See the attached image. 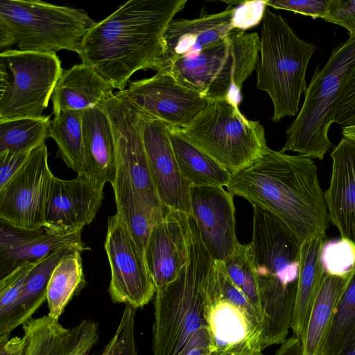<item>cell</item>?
I'll use <instances>...</instances> for the list:
<instances>
[{"mask_svg":"<svg viewBox=\"0 0 355 355\" xmlns=\"http://www.w3.org/2000/svg\"><path fill=\"white\" fill-rule=\"evenodd\" d=\"M187 0H130L85 35L78 55L113 89L124 90L138 70L159 71L164 33Z\"/></svg>","mask_w":355,"mask_h":355,"instance_id":"cell-1","label":"cell"},{"mask_svg":"<svg viewBox=\"0 0 355 355\" xmlns=\"http://www.w3.org/2000/svg\"><path fill=\"white\" fill-rule=\"evenodd\" d=\"M227 191L279 219L301 245L326 236L329 219L314 162L268 149L251 165L232 174Z\"/></svg>","mask_w":355,"mask_h":355,"instance_id":"cell-2","label":"cell"},{"mask_svg":"<svg viewBox=\"0 0 355 355\" xmlns=\"http://www.w3.org/2000/svg\"><path fill=\"white\" fill-rule=\"evenodd\" d=\"M252 205L249 245L268 347L284 343L291 329L300 245L275 216L257 205Z\"/></svg>","mask_w":355,"mask_h":355,"instance_id":"cell-3","label":"cell"},{"mask_svg":"<svg viewBox=\"0 0 355 355\" xmlns=\"http://www.w3.org/2000/svg\"><path fill=\"white\" fill-rule=\"evenodd\" d=\"M190 221L187 264L173 282L155 294L153 355H179L193 335L205 327V291L213 260L191 216Z\"/></svg>","mask_w":355,"mask_h":355,"instance_id":"cell-4","label":"cell"},{"mask_svg":"<svg viewBox=\"0 0 355 355\" xmlns=\"http://www.w3.org/2000/svg\"><path fill=\"white\" fill-rule=\"evenodd\" d=\"M316 48L301 39L282 15L266 9L255 70L257 88L272 102L274 123L299 112L301 94L307 88L306 69Z\"/></svg>","mask_w":355,"mask_h":355,"instance_id":"cell-5","label":"cell"},{"mask_svg":"<svg viewBox=\"0 0 355 355\" xmlns=\"http://www.w3.org/2000/svg\"><path fill=\"white\" fill-rule=\"evenodd\" d=\"M96 24L83 9L40 0H1V52L17 44L21 51L56 54L67 50L78 54Z\"/></svg>","mask_w":355,"mask_h":355,"instance_id":"cell-6","label":"cell"},{"mask_svg":"<svg viewBox=\"0 0 355 355\" xmlns=\"http://www.w3.org/2000/svg\"><path fill=\"white\" fill-rule=\"evenodd\" d=\"M355 72V37L336 46L326 64L318 66L304 92V101L286 130L281 150L322 160L333 147L328 133L340 94Z\"/></svg>","mask_w":355,"mask_h":355,"instance_id":"cell-7","label":"cell"},{"mask_svg":"<svg viewBox=\"0 0 355 355\" xmlns=\"http://www.w3.org/2000/svg\"><path fill=\"white\" fill-rule=\"evenodd\" d=\"M259 51L257 33L234 29L196 55L176 60L162 70L209 101L229 98L239 105L243 84L256 69Z\"/></svg>","mask_w":355,"mask_h":355,"instance_id":"cell-8","label":"cell"},{"mask_svg":"<svg viewBox=\"0 0 355 355\" xmlns=\"http://www.w3.org/2000/svg\"><path fill=\"white\" fill-rule=\"evenodd\" d=\"M204 316L213 354L262 352L267 347L261 313L232 281L222 261H212Z\"/></svg>","mask_w":355,"mask_h":355,"instance_id":"cell-9","label":"cell"},{"mask_svg":"<svg viewBox=\"0 0 355 355\" xmlns=\"http://www.w3.org/2000/svg\"><path fill=\"white\" fill-rule=\"evenodd\" d=\"M182 133L232 174L251 165L264 155L263 126L248 119L229 98L209 100Z\"/></svg>","mask_w":355,"mask_h":355,"instance_id":"cell-10","label":"cell"},{"mask_svg":"<svg viewBox=\"0 0 355 355\" xmlns=\"http://www.w3.org/2000/svg\"><path fill=\"white\" fill-rule=\"evenodd\" d=\"M56 54L9 49L0 53V122L40 118L63 69Z\"/></svg>","mask_w":355,"mask_h":355,"instance_id":"cell-11","label":"cell"},{"mask_svg":"<svg viewBox=\"0 0 355 355\" xmlns=\"http://www.w3.org/2000/svg\"><path fill=\"white\" fill-rule=\"evenodd\" d=\"M111 122L116 171L123 173L146 206L162 220L167 211L157 193L146 153L137 109L121 91L111 93L98 104Z\"/></svg>","mask_w":355,"mask_h":355,"instance_id":"cell-12","label":"cell"},{"mask_svg":"<svg viewBox=\"0 0 355 355\" xmlns=\"http://www.w3.org/2000/svg\"><path fill=\"white\" fill-rule=\"evenodd\" d=\"M53 177L44 143L30 153L23 166L0 189V220L21 228L44 227Z\"/></svg>","mask_w":355,"mask_h":355,"instance_id":"cell-13","label":"cell"},{"mask_svg":"<svg viewBox=\"0 0 355 355\" xmlns=\"http://www.w3.org/2000/svg\"><path fill=\"white\" fill-rule=\"evenodd\" d=\"M105 250L111 270L108 291L112 302L135 309L146 305L156 288L144 259L117 212L107 218Z\"/></svg>","mask_w":355,"mask_h":355,"instance_id":"cell-14","label":"cell"},{"mask_svg":"<svg viewBox=\"0 0 355 355\" xmlns=\"http://www.w3.org/2000/svg\"><path fill=\"white\" fill-rule=\"evenodd\" d=\"M143 114L168 126L184 128L206 107L209 100L180 85L167 71L132 81L121 91Z\"/></svg>","mask_w":355,"mask_h":355,"instance_id":"cell-15","label":"cell"},{"mask_svg":"<svg viewBox=\"0 0 355 355\" xmlns=\"http://www.w3.org/2000/svg\"><path fill=\"white\" fill-rule=\"evenodd\" d=\"M105 184L101 179L85 173H78L68 180L53 175L44 227L61 233L83 230L93 221L101 207Z\"/></svg>","mask_w":355,"mask_h":355,"instance_id":"cell-16","label":"cell"},{"mask_svg":"<svg viewBox=\"0 0 355 355\" xmlns=\"http://www.w3.org/2000/svg\"><path fill=\"white\" fill-rule=\"evenodd\" d=\"M137 110L150 173L162 205L166 211L190 214L191 186L178 166L168 125Z\"/></svg>","mask_w":355,"mask_h":355,"instance_id":"cell-17","label":"cell"},{"mask_svg":"<svg viewBox=\"0 0 355 355\" xmlns=\"http://www.w3.org/2000/svg\"><path fill=\"white\" fill-rule=\"evenodd\" d=\"M233 195L221 187H191L190 216L213 261H224L238 247Z\"/></svg>","mask_w":355,"mask_h":355,"instance_id":"cell-18","label":"cell"},{"mask_svg":"<svg viewBox=\"0 0 355 355\" xmlns=\"http://www.w3.org/2000/svg\"><path fill=\"white\" fill-rule=\"evenodd\" d=\"M190 236V215L186 213L167 210L154 225L145 262L156 290L173 282L187 264Z\"/></svg>","mask_w":355,"mask_h":355,"instance_id":"cell-19","label":"cell"},{"mask_svg":"<svg viewBox=\"0 0 355 355\" xmlns=\"http://www.w3.org/2000/svg\"><path fill=\"white\" fill-rule=\"evenodd\" d=\"M0 220V279L25 262L39 261L62 248L81 252L90 250L82 241L83 230L61 233L44 227L21 228Z\"/></svg>","mask_w":355,"mask_h":355,"instance_id":"cell-20","label":"cell"},{"mask_svg":"<svg viewBox=\"0 0 355 355\" xmlns=\"http://www.w3.org/2000/svg\"><path fill=\"white\" fill-rule=\"evenodd\" d=\"M236 7L229 5L214 14H202L196 19H173L164 33L165 56L162 69L182 58L193 57L227 37L234 29Z\"/></svg>","mask_w":355,"mask_h":355,"instance_id":"cell-21","label":"cell"},{"mask_svg":"<svg viewBox=\"0 0 355 355\" xmlns=\"http://www.w3.org/2000/svg\"><path fill=\"white\" fill-rule=\"evenodd\" d=\"M330 157L331 178L324 192L329 222L355 244V142L343 137Z\"/></svg>","mask_w":355,"mask_h":355,"instance_id":"cell-22","label":"cell"},{"mask_svg":"<svg viewBox=\"0 0 355 355\" xmlns=\"http://www.w3.org/2000/svg\"><path fill=\"white\" fill-rule=\"evenodd\" d=\"M113 88L91 67L80 63L63 70L51 96L53 114L98 105Z\"/></svg>","mask_w":355,"mask_h":355,"instance_id":"cell-23","label":"cell"},{"mask_svg":"<svg viewBox=\"0 0 355 355\" xmlns=\"http://www.w3.org/2000/svg\"><path fill=\"white\" fill-rule=\"evenodd\" d=\"M82 126L90 175L112 184L116 174L115 146L107 113L99 105L85 110Z\"/></svg>","mask_w":355,"mask_h":355,"instance_id":"cell-24","label":"cell"},{"mask_svg":"<svg viewBox=\"0 0 355 355\" xmlns=\"http://www.w3.org/2000/svg\"><path fill=\"white\" fill-rule=\"evenodd\" d=\"M350 276L325 275L300 340L302 355H322L339 302Z\"/></svg>","mask_w":355,"mask_h":355,"instance_id":"cell-25","label":"cell"},{"mask_svg":"<svg viewBox=\"0 0 355 355\" xmlns=\"http://www.w3.org/2000/svg\"><path fill=\"white\" fill-rule=\"evenodd\" d=\"M324 241L325 237L319 236L300 245L299 273L291 322L293 334L300 340L326 275L320 262V250Z\"/></svg>","mask_w":355,"mask_h":355,"instance_id":"cell-26","label":"cell"},{"mask_svg":"<svg viewBox=\"0 0 355 355\" xmlns=\"http://www.w3.org/2000/svg\"><path fill=\"white\" fill-rule=\"evenodd\" d=\"M180 170L191 187H227L232 173L192 143L180 128L168 125Z\"/></svg>","mask_w":355,"mask_h":355,"instance_id":"cell-27","label":"cell"},{"mask_svg":"<svg viewBox=\"0 0 355 355\" xmlns=\"http://www.w3.org/2000/svg\"><path fill=\"white\" fill-rule=\"evenodd\" d=\"M116 212L120 215L145 261V252L152 230L159 221L132 187L129 178L116 171L111 184Z\"/></svg>","mask_w":355,"mask_h":355,"instance_id":"cell-28","label":"cell"},{"mask_svg":"<svg viewBox=\"0 0 355 355\" xmlns=\"http://www.w3.org/2000/svg\"><path fill=\"white\" fill-rule=\"evenodd\" d=\"M65 247L37 261L28 275L8 328L9 334L16 327L24 325L46 301L48 284L56 266L71 251Z\"/></svg>","mask_w":355,"mask_h":355,"instance_id":"cell-29","label":"cell"},{"mask_svg":"<svg viewBox=\"0 0 355 355\" xmlns=\"http://www.w3.org/2000/svg\"><path fill=\"white\" fill-rule=\"evenodd\" d=\"M85 111L68 110L54 115L51 121L50 137L58 146L57 157L61 158L78 174L90 175L85 158L83 135Z\"/></svg>","mask_w":355,"mask_h":355,"instance_id":"cell-30","label":"cell"},{"mask_svg":"<svg viewBox=\"0 0 355 355\" xmlns=\"http://www.w3.org/2000/svg\"><path fill=\"white\" fill-rule=\"evenodd\" d=\"M81 252L73 250L56 266L51 276L46 302L48 315L58 320L65 307L85 286V279Z\"/></svg>","mask_w":355,"mask_h":355,"instance_id":"cell-31","label":"cell"},{"mask_svg":"<svg viewBox=\"0 0 355 355\" xmlns=\"http://www.w3.org/2000/svg\"><path fill=\"white\" fill-rule=\"evenodd\" d=\"M51 116L0 122V153H30L50 137Z\"/></svg>","mask_w":355,"mask_h":355,"instance_id":"cell-32","label":"cell"},{"mask_svg":"<svg viewBox=\"0 0 355 355\" xmlns=\"http://www.w3.org/2000/svg\"><path fill=\"white\" fill-rule=\"evenodd\" d=\"M25 345L23 355H66L69 329L45 315L31 318L23 325Z\"/></svg>","mask_w":355,"mask_h":355,"instance_id":"cell-33","label":"cell"},{"mask_svg":"<svg viewBox=\"0 0 355 355\" xmlns=\"http://www.w3.org/2000/svg\"><path fill=\"white\" fill-rule=\"evenodd\" d=\"M355 340V269L339 302L322 355H338Z\"/></svg>","mask_w":355,"mask_h":355,"instance_id":"cell-34","label":"cell"},{"mask_svg":"<svg viewBox=\"0 0 355 355\" xmlns=\"http://www.w3.org/2000/svg\"><path fill=\"white\" fill-rule=\"evenodd\" d=\"M223 262L232 281L262 315L249 243H240Z\"/></svg>","mask_w":355,"mask_h":355,"instance_id":"cell-35","label":"cell"},{"mask_svg":"<svg viewBox=\"0 0 355 355\" xmlns=\"http://www.w3.org/2000/svg\"><path fill=\"white\" fill-rule=\"evenodd\" d=\"M37 261L25 262L0 279V338L10 336V323L26 279Z\"/></svg>","mask_w":355,"mask_h":355,"instance_id":"cell-36","label":"cell"},{"mask_svg":"<svg viewBox=\"0 0 355 355\" xmlns=\"http://www.w3.org/2000/svg\"><path fill=\"white\" fill-rule=\"evenodd\" d=\"M320 262L326 275L347 277L355 269V244L342 238L324 242Z\"/></svg>","mask_w":355,"mask_h":355,"instance_id":"cell-37","label":"cell"},{"mask_svg":"<svg viewBox=\"0 0 355 355\" xmlns=\"http://www.w3.org/2000/svg\"><path fill=\"white\" fill-rule=\"evenodd\" d=\"M135 313V309L125 305L115 333L98 355H138Z\"/></svg>","mask_w":355,"mask_h":355,"instance_id":"cell-38","label":"cell"},{"mask_svg":"<svg viewBox=\"0 0 355 355\" xmlns=\"http://www.w3.org/2000/svg\"><path fill=\"white\" fill-rule=\"evenodd\" d=\"M331 0H266L267 6L299 13L313 19H323Z\"/></svg>","mask_w":355,"mask_h":355,"instance_id":"cell-39","label":"cell"},{"mask_svg":"<svg viewBox=\"0 0 355 355\" xmlns=\"http://www.w3.org/2000/svg\"><path fill=\"white\" fill-rule=\"evenodd\" d=\"M324 21L339 25L355 37V0H331Z\"/></svg>","mask_w":355,"mask_h":355,"instance_id":"cell-40","label":"cell"},{"mask_svg":"<svg viewBox=\"0 0 355 355\" xmlns=\"http://www.w3.org/2000/svg\"><path fill=\"white\" fill-rule=\"evenodd\" d=\"M234 16V29L245 31L263 19L266 1H240Z\"/></svg>","mask_w":355,"mask_h":355,"instance_id":"cell-41","label":"cell"},{"mask_svg":"<svg viewBox=\"0 0 355 355\" xmlns=\"http://www.w3.org/2000/svg\"><path fill=\"white\" fill-rule=\"evenodd\" d=\"M334 123L343 127L355 125V72L340 94L335 112Z\"/></svg>","mask_w":355,"mask_h":355,"instance_id":"cell-42","label":"cell"},{"mask_svg":"<svg viewBox=\"0 0 355 355\" xmlns=\"http://www.w3.org/2000/svg\"><path fill=\"white\" fill-rule=\"evenodd\" d=\"M30 153L4 151L0 153V189L19 171Z\"/></svg>","mask_w":355,"mask_h":355,"instance_id":"cell-43","label":"cell"},{"mask_svg":"<svg viewBox=\"0 0 355 355\" xmlns=\"http://www.w3.org/2000/svg\"><path fill=\"white\" fill-rule=\"evenodd\" d=\"M179 355H213L206 327L196 331Z\"/></svg>","mask_w":355,"mask_h":355,"instance_id":"cell-44","label":"cell"},{"mask_svg":"<svg viewBox=\"0 0 355 355\" xmlns=\"http://www.w3.org/2000/svg\"><path fill=\"white\" fill-rule=\"evenodd\" d=\"M24 345L23 336L0 338V355H23Z\"/></svg>","mask_w":355,"mask_h":355,"instance_id":"cell-45","label":"cell"},{"mask_svg":"<svg viewBox=\"0 0 355 355\" xmlns=\"http://www.w3.org/2000/svg\"><path fill=\"white\" fill-rule=\"evenodd\" d=\"M274 355H302L301 341L295 336L281 344Z\"/></svg>","mask_w":355,"mask_h":355,"instance_id":"cell-46","label":"cell"},{"mask_svg":"<svg viewBox=\"0 0 355 355\" xmlns=\"http://www.w3.org/2000/svg\"><path fill=\"white\" fill-rule=\"evenodd\" d=\"M342 135L343 137L351 139L355 142V125L343 127Z\"/></svg>","mask_w":355,"mask_h":355,"instance_id":"cell-47","label":"cell"},{"mask_svg":"<svg viewBox=\"0 0 355 355\" xmlns=\"http://www.w3.org/2000/svg\"><path fill=\"white\" fill-rule=\"evenodd\" d=\"M338 355H355V340Z\"/></svg>","mask_w":355,"mask_h":355,"instance_id":"cell-48","label":"cell"},{"mask_svg":"<svg viewBox=\"0 0 355 355\" xmlns=\"http://www.w3.org/2000/svg\"><path fill=\"white\" fill-rule=\"evenodd\" d=\"M213 355H264L262 352H243V353H222Z\"/></svg>","mask_w":355,"mask_h":355,"instance_id":"cell-49","label":"cell"}]
</instances>
